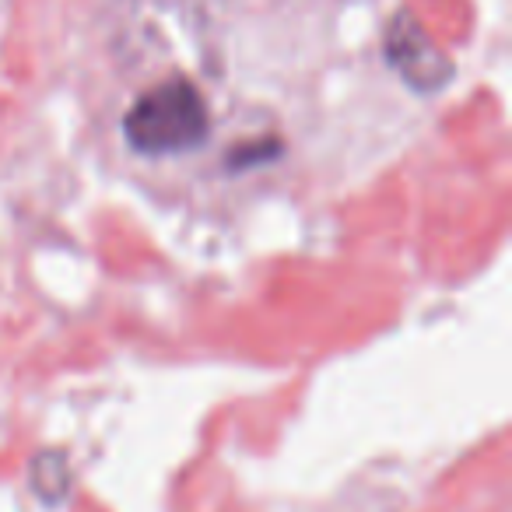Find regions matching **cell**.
<instances>
[{
  "instance_id": "1",
  "label": "cell",
  "mask_w": 512,
  "mask_h": 512,
  "mask_svg": "<svg viewBox=\"0 0 512 512\" xmlns=\"http://www.w3.org/2000/svg\"><path fill=\"white\" fill-rule=\"evenodd\" d=\"M123 134L141 155L193 151L207 137V106L190 81L169 78L130 106Z\"/></svg>"
},
{
  "instance_id": "2",
  "label": "cell",
  "mask_w": 512,
  "mask_h": 512,
  "mask_svg": "<svg viewBox=\"0 0 512 512\" xmlns=\"http://www.w3.org/2000/svg\"><path fill=\"white\" fill-rule=\"evenodd\" d=\"M386 53L390 64L411 81L414 88H442L453 78V64L446 60V53L425 36L418 22L411 15H397L386 36Z\"/></svg>"
}]
</instances>
